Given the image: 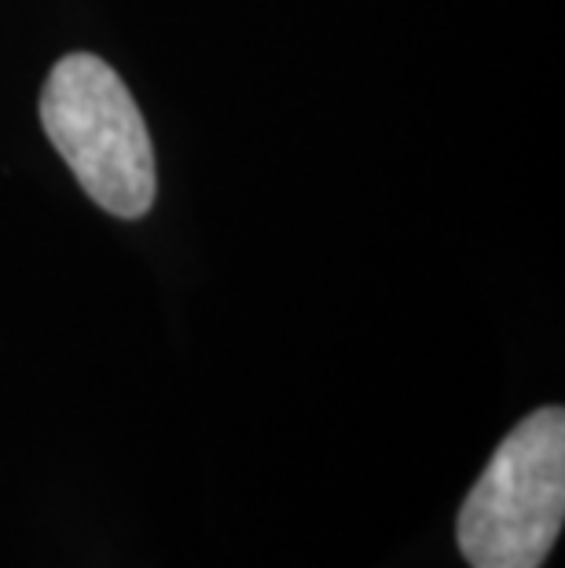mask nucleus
<instances>
[{
  "label": "nucleus",
  "instance_id": "1",
  "mask_svg": "<svg viewBox=\"0 0 565 568\" xmlns=\"http://www.w3.org/2000/svg\"><path fill=\"white\" fill-rule=\"evenodd\" d=\"M41 125L100 210L137 221L159 195L148 125L129 84L92 52H70L41 89Z\"/></svg>",
  "mask_w": 565,
  "mask_h": 568
},
{
  "label": "nucleus",
  "instance_id": "2",
  "mask_svg": "<svg viewBox=\"0 0 565 568\" xmlns=\"http://www.w3.org/2000/svg\"><path fill=\"white\" fill-rule=\"evenodd\" d=\"M565 517V410L539 407L496 447L455 539L471 568H539Z\"/></svg>",
  "mask_w": 565,
  "mask_h": 568
}]
</instances>
